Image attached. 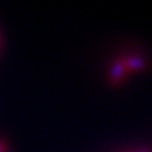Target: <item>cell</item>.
<instances>
[{"mask_svg": "<svg viewBox=\"0 0 152 152\" xmlns=\"http://www.w3.org/2000/svg\"><path fill=\"white\" fill-rule=\"evenodd\" d=\"M0 152H10L7 145L4 141H0Z\"/></svg>", "mask_w": 152, "mask_h": 152, "instance_id": "2", "label": "cell"}, {"mask_svg": "<svg viewBox=\"0 0 152 152\" xmlns=\"http://www.w3.org/2000/svg\"><path fill=\"white\" fill-rule=\"evenodd\" d=\"M146 67V60L138 54L124 55L113 62L108 77L114 85H119L128 79L131 75L142 71Z\"/></svg>", "mask_w": 152, "mask_h": 152, "instance_id": "1", "label": "cell"}]
</instances>
